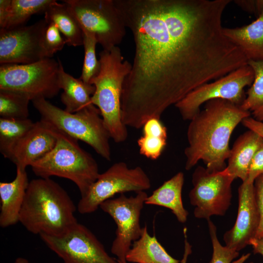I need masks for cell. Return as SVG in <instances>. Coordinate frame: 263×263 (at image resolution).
Masks as SVG:
<instances>
[{
  "label": "cell",
  "mask_w": 263,
  "mask_h": 263,
  "mask_svg": "<svg viewBox=\"0 0 263 263\" xmlns=\"http://www.w3.org/2000/svg\"><path fill=\"white\" fill-rule=\"evenodd\" d=\"M99 56L100 71L90 82L95 87L91 102L99 110L111 138L116 143H122L128 133L122 119L121 97L132 64L124 60L118 46L103 50Z\"/></svg>",
  "instance_id": "4"
},
{
  "label": "cell",
  "mask_w": 263,
  "mask_h": 263,
  "mask_svg": "<svg viewBox=\"0 0 263 263\" xmlns=\"http://www.w3.org/2000/svg\"><path fill=\"white\" fill-rule=\"evenodd\" d=\"M47 23H53L64 37L66 44L74 47L83 45V31L72 10L66 3L54 1L44 12Z\"/></svg>",
  "instance_id": "24"
},
{
  "label": "cell",
  "mask_w": 263,
  "mask_h": 263,
  "mask_svg": "<svg viewBox=\"0 0 263 263\" xmlns=\"http://www.w3.org/2000/svg\"><path fill=\"white\" fill-rule=\"evenodd\" d=\"M81 27L94 34L103 50L118 46L126 35L123 19L113 0H64Z\"/></svg>",
  "instance_id": "9"
},
{
  "label": "cell",
  "mask_w": 263,
  "mask_h": 263,
  "mask_svg": "<svg viewBox=\"0 0 263 263\" xmlns=\"http://www.w3.org/2000/svg\"><path fill=\"white\" fill-rule=\"evenodd\" d=\"M54 0H0V28L24 25L33 15L45 12Z\"/></svg>",
  "instance_id": "23"
},
{
  "label": "cell",
  "mask_w": 263,
  "mask_h": 263,
  "mask_svg": "<svg viewBox=\"0 0 263 263\" xmlns=\"http://www.w3.org/2000/svg\"><path fill=\"white\" fill-rule=\"evenodd\" d=\"M256 202L260 214V225L256 238H263V174L260 175L254 182Z\"/></svg>",
  "instance_id": "32"
},
{
  "label": "cell",
  "mask_w": 263,
  "mask_h": 263,
  "mask_svg": "<svg viewBox=\"0 0 263 263\" xmlns=\"http://www.w3.org/2000/svg\"><path fill=\"white\" fill-rule=\"evenodd\" d=\"M44 19L26 26L0 29V63L29 64L46 58Z\"/></svg>",
  "instance_id": "14"
},
{
  "label": "cell",
  "mask_w": 263,
  "mask_h": 263,
  "mask_svg": "<svg viewBox=\"0 0 263 263\" xmlns=\"http://www.w3.org/2000/svg\"><path fill=\"white\" fill-rule=\"evenodd\" d=\"M35 122L28 118H0V151L10 158L17 144L34 126Z\"/></svg>",
  "instance_id": "26"
},
{
  "label": "cell",
  "mask_w": 263,
  "mask_h": 263,
  "mask_svg": "<svg viewBox=\"0 0 263 263\" xmlns=\"http://www.w3.org/2000/svg\"><path fill=\"white\" fill-rule=\"evenodd\" d=\"M29 182L26 170L17 168L15 178L0 183V226L7 227L19 222L20 212Z\"/></svg>",
  "instance_id": "18"
},
{
  "label": "cell",
  "mask_w": 263,
  "mask_h": 263,
  "mask_svg": "<svg viewBox=\"0 0 263 263\" xmlns=\"http://www.w3.org/2000/svg\"><path fill=\"white\" fill-rule=\"evenodd\" d=\"M250 255V253L244 255L238 260L233 262L232 263H244L249 257Z\"/></svg>",
  "instance_id": "37"
},
{
  "label": "cell",
  "mask_w": 263,
  "mask_h": 263,
  "mask_svg": "<svg viewBox=\"0 0 263 263\" xmlns=\"http://www.w3.org/2000/svg\"><path fill=\"white\" fill-rule=\"evenodd\" d=\"M142 128V135L137 142L139 152L148 159L156 160L167 145V128L160 118L155 117L149 119Z\"/></svg>",
  "instance_id": "25"
},
{
  "label": "cell",
  "mask_w": 263,
  "mask_h": 263,
  "mask_svg": "<svg viewBox=\"0 0 263 263\" xmlns=\"http://www.w3.org/2000/svg\"><path fill=\"white\" fill-rule=\"evenodd\" d=\"M253 249L255 254H260L263 256V238H254L249 243Z\"/></svg>",
  "instance_id": "36"
},
{
  "label": "cell",
  "mask_w": 263,
  "mask_h": 263,
  "mask_svg": "<svg viewBox=\"0 0 263 263\" xmlns=\"http://www.w3.org/2000/svg\"><path fill=\"white\" fill-rule=\"evenodd\" d=\"M242 123L248 130L254 132L263 138V122L249 116L243 119Z\"/></svg>",
  "instance_id": "34"
},
{
  "label": "cell",
  "mask_w": 263,
  "mask_h": 263,
  "mask_svg": "<svg viewBox=\"0 0 263 263\" xmlns=\"http://www.w3.org/2000/svg\"><path fill=\"white\" fill-rule=\"evenodd\" d=\"M75 206L66 190L49 178L29 183L19 222L34 234L60 236L76 225Z\"/></svg>",
  "instance_id": "3"
},
{
  "label": "cell",
  "mask_w": 263,
  "mask_h": 263,
  "mask_svg": "<svg viewBox=\"0 0 263 263\" xmlns=\"http://www.w3.org/2000/svg\"><path fill=\"white\" fill-rule=\"evenodd\" d=\"M59 63L53 58H44L29 64H4L0 66V90L21 93L31 101L36 98H51L60 89Z\"/></svg>",
  "instance_id": "7"
},
{
  "label": "cell",
  "mask_w": 263,
  "mask_h": 263,
  "mask_svg": "<svg viewBox=\"0 0 263 263\" xmlns=\"http://www.w3.org/2000/svg\"><path fill=\"white\" fill-rule=\"evenodd\" d=\"M40 120L53 129L89 145L106 160L111 159V137L100 113L93 104L75 113L53 105L44 98L32 101Z\"/></svg>",
  "instance_id": "6"
},
{
  "label": "cell",
  "mask_w": 263,
  "mask_h": 263,
  "mask_svg": "<svg viewBox=\"0 0 263 263\" xmlns=\"http://www.w3.org/2000/svg\"><path fill=\"white\" fill-rule=\"evenodd\" d=\"M224 34L248 60H263V0L257 19L241 27L223 28Z\"/></svg>",
  "instance_id": "19"
},
{
  "label": "cell",
  "mask_w": 263,
  "mask_h": 263,
  "mask_svg": "<svg viewBox=\"0 0 263 263\" xmlns=\"http://www.w3.org/2000/svg\"><path fill=\"white\" fill-rule=\"evenodd\" d=\"M250 112L222 99L210 100L190 120L187 130L188 145L184 150L185 169L202 160L210 171L224 170L230 149L231 134Z\"/></svg>",
  "instance_id": "2"
},
{
  "label": "cell",
  "mask_w": 263,
  "mask_h": 263,
  "mask_svg": "<svg viewBox=\"0 0 263 263\" xmlns=\"http://www.w3.org/2000/svg\"><path fill=\"white\" fill-rule=\"evenodd\" d=\"M262 174H263V141L252 159L248 178L246 181L254 183L256 178Z\"/></svg>",
  "instance_id": "33"
},
{
  "label": "cell",
  "mask_w": 263,
  "mask_h": 263,
  "mask_svg": "<svg viewBox=\"0 0 263 263\" xmlns=\"http://www.w3.org/2000/svg\"><path fill=\"white\" fill-rule=\"evenodd\" d=\"M58 60L60 87L63 90L60 99L65 106V110L75 113L92 105L91 97L95 91L94 86L67 73L60 60Z\"/></svg>",
  "instance_id": "22"
},
{
  "label": "cell",
  "mask_w": 263,
  "mask_h": 263,
  "mask_svg": "<svg viewBox=\"0 0 263 263\" xmlns=\"http://www.w3.org/2000/svg\"><path fill=\"white\" fill-rule=\"evenodd\" d=\"M39 236L63 263H119L108 253L95 235L78 222L60 236Z\"/></svg>",
  "instance_id": "13"
},
{
  "label": "cell",
  "mask_w": 263,
  "mask_h": 263,
  "mask_svg": "<svg viewBox=\"0 0 263 263\" xmlns=\"http://www.w3.org/2000/svg\"><path fill=\"white\" fill-rule=\"evenodd\" d=\"M184 183V174L179 172L165 181L147 197L145 204L169 209L178 221L185 223L187 221L188 211L185 208L182 198Z\"/></svg>",
  "instance_id": "21"
},
{
  "label": "cell",
  "mask_w": 263,
  "mask_h": 263,
  "mask_svg": "<svg viewBox=\"0 0 263 263\" xmlns=\"http://www.w3.org/2000/svg\"><path fill=\"white\" fill-rule=\"evenodd\" d=\"M234 1L245 11L258 15L259 9V0H238Z\"/></svg>",
  "instance_id": "35"
},
{
  "label": "cell",
  "mask_w": 263,
  "mask_h": 263,
  "mask_svg": "<svg viewBox=\"0 0 263 263\" xmlns=\"http://www.w3.org/2000/svg\"><path fill=\"white\" fill-rule=\"evenodd\" d=\"M13 263H32L27 259L23 257H18L14 261Z\"/></svg>",
  "instance_id": "38"
},
{
  "label": "cell",
  "mask_w": 263,
  "mask_h": 263,
  "mask_svg": "<svg viewBox=\"0 0 263 263\" xmlns=\"http://www.w3.org/2000/svg\"><path fill=\"white\" fill-rule=\"evenodd\" d=\"M239 206L235 223L224 235L225 246L239 251L256 237L260 214L255 200L253 183L243 182L238 188Z\"/></svg>",
  "instance_id": "15"
},
{
  "label": "cell",
  "mask_w": 263,
  "mask_h": 263,
  "mask_svg": "<svg viewBox=\"0 0 263 263\" xmlns=\"http://www.w3.org/2000/svg\"><path fill=\"white\" fill-rule=\"evenodd\" d=\"M254 78V71L247 64L198 87L174 106L184 120H190L200 111L201 106L210 100L225 99L241 106L246 97L244 88L251 86Z\"/></svg>",
  "instance_id": "10"
},
{
  "label": "cell",
  "mask_w": 263,
  "mask_h": 263,
  "mask_svg": "<svg viewBox=\"0 0 263 263\" xmlns=\"http://www.w3.org/2000/svg\"><path fill=\"white\" fill-rule=\"evenodd\" d=\"M148 196L146 191L127 197L124 193L103 202L99 207L108 214L116 225L115 237L111 246L113 254L119 263H127L126 256L133 243L141 236L143 227L140 225L141 211Z\"/></svg>",
  "instance_id": "12"
},
{
  "label": "cell",
  "mask_w": 263,
  "mask_h": 263,
  "mask_svg": "<svg viewBox=\"0 0 263 263\" xmlns=\"http://www.w3.org/2000/svg\"><path fill=\"white\" fill-rule=\"evenodd\" d=\"M30 101V98L24 94L0 90V118H28L29 114L28 105Z\"/></svg>",
  "instance_id": "28"
},
{
  "label": "cell",
  "mask_w": 263,
  "mask_h": 263,
  "mask_svg": "<svg viewBox=\"0 0 263 263\" xmlns=\"http://www.w3.org/2000/svg\"><path fill=\"white\" fill-rule=\"evenodd\" d=\"M54 130L56 136L54 148L30 167L39 178L58 176L71 180L83 196L100 174L97 163L79 146L77 140Z\"/></svg>",
  "instance_id": "5"
},
{
  "label": "cell",
  "mask_w": 263,
  "mask_h": 263,
  "mask_svg": "<svg viewBox=\"0 0 263 263\" xmlns=\"http://www.w3.org/2000/svg\"><path fill=\"white\" fill-rule=\"evenodd\" d=\"M231 0H113L134 43L121 97L127 127H142L212 80L247 64L223 33Z\"/></svg>",
  "instance_id": "1"
},
{
  "label": "cell",
  "mask_w": 263,
  "mask_h": 263,
  "mask_svg": "<svg viewBox=\"0 0 263 263\" xmlns=\"http://www.w3.org/2000/svg\"><path fill=\"white\" fill-rule=\"evenodd\" d=\"M234 179L225 169L212 172L197 167L192 173L193 188L188 194L190 204L195 207V217L207 221L213 215H224L230 206Z\"/></svg>",
  "instance_id": "11"
},
{
  "label": "cell",
  "mask_w": 263,
  "mask_h": 263,
  "mask_svg": "<svg viewBox=\"0 0 263 263\" xmlns=\"http://www.w3.org/2000/svg\"><path fill=\"white\" fill-rule=\"evenodd\" d=\"M263 141L261 136L249 130L241 134L230 149L225 169L227 173L234 179L239 178L243 182L245 181L252 159Z\"/></svg>",
  "instance_id": "20"
},
{
  "label": "cell",
  "mask_w": 263,
  "mask_h": 263,
  "mask_svg": "<svg viewBox=\"0 0 263 263\" xmlns=\"http://www.w3.org/2000/svg\"><path fill=\"white\" fill-rule=\"evenodd\" d=\"M247 64L254 71V78L241 107L251 112L253 118L263 122V60H248Z\"/></svg>",
  "instance_id": "27"
},
{
  "label": "cell",
  "mask_w": 263,
  "mask_h": 263,
  "mask_svg": "<svg viewBox=\"0 0 263 263\" xmlns=\"http://www.w3.org/2000/svg\"><path fill=\"white\" fill-rule=\"evenodd\" d=\"M66 40L61 35L57 26L53 23H48L43 38V46L47 57L52 58L57 51L62 49Z\"/></svg>",
  "instance_id": "31"
},
{
  "label": "cell",
  "mask_w": 263,
  "mask_h": 263,
  "mask_svg": "<svg viewBox=\"0 0 263 263\" xmlns=\"http://www.w3.org/2000/svg\"><path fill=\"white\" fill-rule=\"evenodd\" d=\"M150 187V179L141 167L130 168L124 162H116L100 173L86 193L81 196L77 210L82 214H90L116 194L145 191Z\"/></svg>",
  "instance_id": "8"
},
{
  "label": "cell",
  "mask_w": 263,
  "mask_h": 263,
  "mask_svg": "<svg viewBox=\"0 0 263 263\" xmlns=\"http://www.w3.org/2000/svg\"><path fill=\"white\" fill-rule=\"evenodd\" d=\"M56 136L55 130L41 120L34 126L14 148L9 158L17 168L26 170L27 167L43 158L55 147Z\"/></svg>",
  "instance_id": "16"
},
{
  "label": "cell",
  "mask_w": 263,
  "mask_h": 263,
  "mask_svg": "<svg viewBox=\"0 0 263 263\" xmlns=\"http://www.w3.org/2000/svg\"><path fill=\"white\" fill-rule=\"evenodd\" d=\"M187 231L184 230V253L181 261L171 257L155 236L149 234L147 226L145 225L140 237L133 243L127 253L126 261L132 263H186L191 253V245L188 241Z\"/></svg>",
  "instance_id": "17"
},
{
  "label": "cell",
  "mask_w": 263,
  "mask_h": 263,
  "mask_svg": "<svg viewBox=\"0 0 263 263\" xmlns=\"http://www.w3.org/2000/svg\"><path fill=\"white\" fill-rule=\"evenodd\" d=\"M82 29L84 58L82 74L79 78L86 83H90L100 69V63L97 59L95 52L97 41L94 34L83 28Z\"/></svg>",
  "instance_id": "29"
},
{
  "label": "cell",
  "mask_w": 263,
  "mask_h": 263,
  "mask_svg": "<svg viewBox=\"0 0 263 263\" xmlns=\"http://www.w3.org/2000/svg\"><path fill=\"white\" fill-rule=\"evenodd\" d=\"M207 222L213 247L212 258L209 263H231L239 256V252L222 245L217 238L215 225L210 219L207 220Z\"/></svg>",
  "instance_id": "30"
}]
</instances>
